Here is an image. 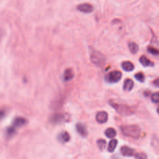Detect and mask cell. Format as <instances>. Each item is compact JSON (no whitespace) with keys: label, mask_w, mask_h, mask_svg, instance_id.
<instances>
[{"label":"cell","mask_w":159,"mask_h":159,"mask_svg":"<svg viewBox=\"0 0 159 159\" xmlns=\"http://www.w3.org/2000/svg\"><path fill=\"white\" fill-rule=\"evenodd\" d=\"M121 130L125 136L137 139L140 135V129L137 125H122L121 126Z\"/></svg>","instance_id":"1"},{"label":"cell","mask_w":159,"mask_h":159,"mask_svg":"<svg viewBox=\"0 0 159 159\" xmlns=\"http://www.w3.org/2000/svg\"><path fill=\"white\" fill-rule=\"evenodd\" d=\"M90 60L94 65L97 67H102L106 62L105 56L98 51L93 49H90Z\"/></svg>","instance_id":"2"},{"label":"cell","mask_w":159,"mask_h":159,"mask_svg":"<svg viewBox=\"0 0 159 159\" xmlns=\"http://www.w3.org/2000/svg\"><path fill=\"white\" fill-rule=\"evenodd\" d=\"M110 104L111 105V106L113 108L116 109V111L121 115L126 116V115L131 114L132 113V109L126 105L122 104H121L116 103L112 101L110 102Z\"/></svg>","instance_id":"3"},{"label":"cell","mask_w":159,"mask_h":159,"mask_svg":"<svg viewBox=\"0 0 159 159\" xmlns=\"http://www.w3.org/2000/svg\"><path fill=\"white\" fill-rule=\"evenodd\" d=\"M122 77V73L120 71L114 70L108 73L106 79L109 83H116L121 80Z\"/></svg>","instance_id":"4"},{"label":"cell","mask_w":159,"mask_h":159,"mask_svg":"<svg viewBox=\"0 0 159 159\" xmlns=\"http://www.w3.org/2000/svg\"><path fill=\"white\" fill-rule=\"evenodd\" d=\"M77 9L78 11L83 13H91L93 12V7L90 3H82L78 6Z\"/></svg>","instance_id":"5"},{"label":"cell","mask_w":159,"mask_h":159,"mask_svg":"<svg viewBox=\"0 0 159 159\" xmlns=\"http://www.w3.org/2000/svg\"><path fill=\"white\" fill-rule=\"evenodd\" d=\"M108 119V116L106 112L100 111L97 113L96 116V119L98 123L104 124L106 122Z\"/></svg>","instance_id":"6"},{"label":"cell","mask_w":159,"mask_h":159,"mask_svg":"<svg viewBox=\"0 0 159 159\" xmlns=\"http://www.w3.org/2000/svg\"><path fill=\"white\" fill-rule=\"evenodd\" d=\"M134 150L132 148H130L128 146H123L121 148V152L126 157H131L132 155H135Z\"/></svg>","instance_id":"7"},{"label":"cell","mask_w":159,"mask_h":159,"mask_svg":"<svg viewBox=\"0 0 159 159\" xmlns=\"http://www.w3.org/2000/svg\"><path fill=\"white\" fill-rule=\"evenodd\" d=\"M76 129L80 136L82 137H86L88 134L86 129L83 124L79 123L76 125Z\"/></svg>","instance_id":"8"},{"label":"cell","mask_w":159,"mask_h":159,"mask_svg":"<svg viewBox=\"0 0 159 159\" xmlns=\"http://www.w3.org/2000/svg\"><path fill=\"white\" fill-rule=\"evenodd\" d=\"M134 82L131 79H127L124 82L123 89L126 91H131L134 87Z\"/></svg>","instance_id":"9"},{"label":"cell","mask_w":159,"mask_h":159,"mask_svg":"<svg viewBox=\"0 0 159 159\" xmlns=\"http://www.w3.org/2000/svg\"><path fill=\"white\" fill-rule=\"evenodd\" d=\"M121 67L122 69L126 72H131L134 69V65L132 62L126 61L122 63Z\"/></svg>","instance_id":"10"},{"label":"cell","mask_w":159,"mask_h":159,"mask_svg":"<svg viewBox=\"0 0 159 159\" xmlns=\"http://www.w3.org/2000/svg\"><path fill=\"white\" fill-rule=\"evenodd\" d=\"M139 62L144 67H152L154 66V63L147 58L146 56H141L139 59Z\"/></svg>","instance_id":"11"},{"label":"cell","mask_w":159,"mask_h":159,"mask_svg":"<svg viewBox=\"0 0 159 159\" xmlns=\"http://www.w3.org/2000/svg\"><path fill=\"white\" fill-rule=\"evenodd\" d=\"M59 139L60 140V141L62 142H69L70 139V134L65 131V132H62L61 134H60V135L59 136Z\"/></svg>","instance_id":"12"},{"label":"cell","mask_w":159,"mask_h":159,"mask_svg":"<svg viewBox=\"0 0 159 159\" xmlns=\"http://www.w3.org/2000/svg\"><path fill=\"white\" fill-rule=\"evenodd\" d=\"M73 76L74 74L72 70L71 69H68L65 70L64 74H63V79H64V80L66 81V82H67V81L72 80Z\"/></svg>","instance_id":"13"},{"label":"cell","mask_w":159,"mask_h":159,"mask_svg":"<svg viewBox=\"0 0 159 159\" xmlns=\"http://www.w3.org/2000/svg\"><path fill=\"white\" fill-rule=\"evenodd\" d=\"M26 119L21 118V117H19V118H16L15 119V121H14V124H13V127H16V128H19V127H21L23 126L24 124L26 123Z\"/></svg>","instance_id":"14"},{"label":"cell","mask_w":159,"mask_h":159,"mask_svg":"<svg viewBox=\"0 0 159 159\" xmlns=\"http://www.w3.org/2000/svg\"><path fill=\"white\" fill-rule=\"evenodd\" d=\"M117 132L114 128H109L105 130V135L108 138H114L116 136Z\"/></svg>","instance_id":"15"},{"label":"cell","mask_w":159,"mask_h":159,"mask_svg":"<svg viewBox=\"0 0 159 159\" xmlns=\"http://www.w3.org/2000/svg\"><path fill=\"white\" fill-rule=\"evenodd\" d=\"M118 145V140L116 139H112L108 144V150L109 152H113Z\"/></svg>","instance_id":"16"},{"label":"cell","mask_w":159,"mask_h":159,"mask_svg":"<svg viewBox=\"0 0 159 159\" xmlns=\"http://www.w3.org/2000/svg\"><path fill=\"white\" fill-rule=\"evenodd\" d=\"M129 49L132 54H136L139 51V46L135 42H130L129 44Z\"/></svg>","instance_id":"17"},{"label":"cell","mask_w":159,"mask_h":159,"mask_svg":"<svg viewBox=\"0 0 159 159\" xmlns=\"http://www.w3.org/2000/svg\"><path fill=\"white\" fill-rule=\"evenodd\" d=\"M97 144L99 149L101 150H103L106 148V140L104 139H98L97 140Z\"/></svg>","instance_id":"18"},{"label":"cell","mask_w":159,"mask_h":159,"mask_svg":"<svg viewBox=\"0 0 159 159\" xmlns=\"http://www.w3.org/2000/svg\"><path fill=\"white\" fill-rule=\"evenodd\" d=\"M147 51L149 52V54L154 55H159V50L157 49L154 48V47L149 46L147 48Z\"/></svg>","instance_id":"19"},{"label":"cell","mask_w":159,"mask_h":159,"mask_svg":"<svg viewBox=\"0 0 159 159\" xmlns=\"http://www.w3.org/2000/svg\"><path fill=\"white\" fill-rule=\"evenodd\" d=\"M135 78L137 81H139L140 82H144L145 80V76L144 73L142 72H139L136 73L135 75Z\"/></svg>","instance_id":"20"},{"label":"cell","mask_w":159,"mask_h":159,"mask_svg":"<svg viewBox=\"0 0 159 159\" xmlns=\"http://www.w3.org/2000/svg\"><path fill=\"white\" fill-rule=\"evenodd\" d=\"M151 100L154 103H159V93H155L152 95Z\"/></svg>","instance_id":"21"},{"label":"cell","mask_w":159,"mask_h":159,"mask_svg":"<svg viewBox=\"0 0 159 159\" xmlns=\"http://www.w3.org/2000/svg\"><path fill=\"white\" fill-rule=\"evenodd\" d=\"M135 158L136 159H147V155L144 153H137L135 154Z\"/></svg>","instance_id":"22"},{"label":"cell","mask_w":159,"mask_h":159,"mask_svg":"<svg viewBox=\"0 0 159 159\" xmlns=\"http://www.w3.org/2000/svg\"><path fill=\"white\" fill-rule=\"evenodd\" d=\"M153 84H154V85L155 86H157V87H159V78H158V79H155L154 82H153Z\"/></svg>","instance_id":"23"},{"label":"cell","mask_w":159,"mask_h":159,"mask_svg":"<svg viewBox=\"0 0 159 159\" xmlns=\"http://www.w3.org/2000/svg\"><path fill=\"white\" fill-rule=\"evenodd\" d=\"M3 116H4V112L0 111V119L2 118L3 117Z\"/></svg>","instance_id":"24"},{"label":"cell","mask_w":159,"mask_h":159,"mask_svg":"<svg viewBox=\"0 0 159 159\" xmlns=\"http://www.w3.org/2000/svg\"><path fill=\"white\" fill-rule=\"evenodd\" d=\"M157 112H158V114H159V107H158V108L157 109Z\"/></svg>","instance_id":"25"}]
</instances>
